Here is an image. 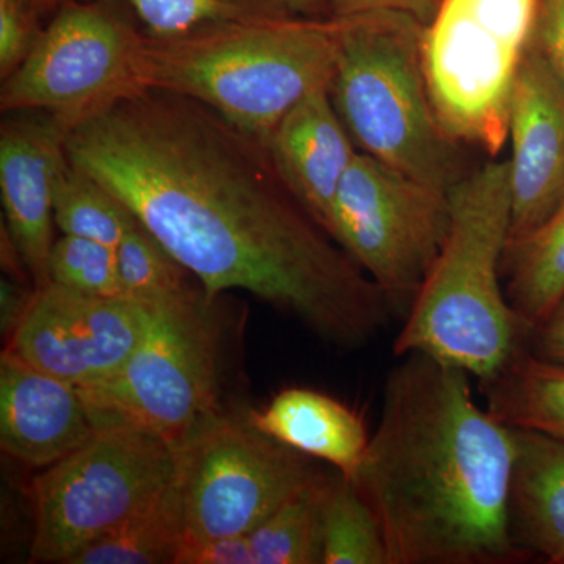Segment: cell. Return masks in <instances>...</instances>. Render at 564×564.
Segmentation results:
<instances>
[{
    "label": "cell",
    "instance_id": "e575fe53",
    "mask_svg": "<svg viewBox=\"0 0 564 564\" xmlns=\"http://www.w3.org/2000/svg\"><path fill=\"white\" fill-rule=\"evenodd\" d=\"M28 2L44 17V14L51 13V11H57L58 7H62L68 0H28Z\"/></svg>",
    "mask_w": 564,
    "mask_h": 564
},
{
    "label": "cell",
    "instance_id": "f1b7e54d",
    "mask_svg": "<svg viewBox=\"0 0 564 564\" xmlns=\"http://www.w3.org/2000/svg\"><path fill=\"white\" fill-rule=\"evenodd\" d=\"M532 40L564 84V0H538Z\"/></svg>",
    "mask_w": 564,
    "mask_h": 564
},
{
    "label": "cell",
    "instance_id": "cb8c5ba5",
    "mask_svg": "<svg viewBox=\"0 0 564 564\" xmlns=\"http://www.w3.org/2000/svg\"><path fill=\"white\" fill-rule=\"evenodd\" d=\"M181 544L180 519L169 485L158 502L82 549L68 564H174Z\"/></svg>",
    "mask_w": 564,
    "mask_h": 564
},
{
    "label": "cell",
    "instance_id": "603a6c76",
    "mask_svg": "<svg viewBox=\"0 0 564 564\" xmlns=\"http://www.w3.org/2000/svg\"><path fill=\"white\" fill-rule=\"evenodd\" d=\"M55 228L117 248L137 218L101 182L82 172L66 155L54 181Z\"/></svg>",
    "mask_w": 564,
    "mask_h": 564
},
{
    "label": "cell",
    "instance_id": "1f68e13d",
    "mask_svg": "<svg viewBox=\"0 0 564 564\" xmlns=\"http://www.w3.org/2000/svg\"><path fill=\"white\" fill-rule=\"evenodd\" d=\"M525 347L536 358L564 367V295L551 314L529 333Z\"/></svg>",
    "mask_w": 564,
    "mask_h": 564
},
{
    "label": "cell",
    "instance_id": "9a60e30c",
    "mask_svg": "<svg viewBox=\"0 0 564 564\" xmlns=\"http://www.w3.org/2000/svg\"><path fill=\"white\" fill-rule=\"evenodd\" d=\"M96 433L79 389L3 350L0 447L25 466L46 469Z\"/></svg>",
    "mask_w": 564,
    "mask_h": 564
},
{
    "label": "cell",
    "instance_id": "52a82bcc",
    "mask_svg": "<svg viewBox=\"0 0 564 564\" xmlns=\"http://www.w3.org/2000/svg\"><path fill=\"white\" fill-rule=\"evenodd\" d=\"M538 0H444L423 31V69L437 120L462 147L497 155L532 39Z\"/></svg>",
    "mask_w": 564,
    "mask_h": 564
},
{
    "label": "cell",
    "instance_id": "5bb4252c",
    "mask_svg": "<svg viewBox=\"0 0 564 564\" xmlns=\"http://www.w3.org/2000/svg\"><path fill=\"white\" fill-rule=\"evenodd\" d=\"M14 111L0 126V195L7 236L33 289L50 284L47 262L54 229V181L66 159L63 126L51 115Z\"/></svg>",
    "mask_w": 564,
    "mask_h": 564
},
{
    "label": "cell",
    "instance_id": "f546056e",
    "mask_svg": "<svg viewBox=\"0 0 564 564\" xmlns=\"http://www.w3.org/2000/svg\"><path fill=\"white\" fill-rule=\"evenodd\" d=\"M174 564H254L247 536L184 543Z\"/></svg>",
    "mask_w": 564,
    "mask_h": 564
},
{
    "label": "cell",
    "instance_id": "5b68a950",
    "mask_svg": "<svg viewBox=\"0 0 564 564\" xmlns=\"http://www.w3.org/2000/svg\"><path fill=\"white\" fill-rule=\"evenodd\" d=\"M332 98L364 154L451 192L466 176L462 144L444 131L423 69L425 25L399 11L336 18Z\"/></svg>",
    "mask_w": 564,
    "mask_h": 564
},
{
    "label": "cell",
    "instance_id": "6da1fadb",
    "mask_svg": "<svg viewBox=\"0 0 564 564\" xmlns=\"http://www.w3.org/2000/svg\"><path fill=\"white\" fill-rule=\"evenodd\" d=\"M74 166L118 199L207 295L243 291L356 350L393 315L289 191L269 147L176 93L141 90L68 133Z\"/></svg>",
    "mask_w": 564,
    "mask_h": 564
},
{
    "label": "cell",
    "instance_id": "277c9868",
    "mask_svg": "<svg viewBox=\"0 0 564 564\" xmlns=\"http://www.w3.org/2000/svg\"><path fill=\"white\" fill-rule=\"evenodd\" d=\"M451 207L447 239L393 340V355L423 352L481 381L529 336L502 278L511 231L508 161L467 173L451 188Z\"/></svg>",
    "mask_w": 564,
    "mask_h": 564
},
{
    "label": "cell",
    "instance_id": "8992f818",
    "mask_svg": "<svg viewBox=\"0 0 564 564\" xmlns=\"http://www.w3.org/2000/svg\"><path fill=\"white\" fill-rule=\"evenodd\" d=\"M221 296L202 284L150 303L135 350L102 383L79 389L96 430L129 426L173 447L225 411V328Z\"/></svg>",
    "mask_w": 564,
    "mask_h": 564
},
{
    "label": "cell",
    "instance_id": "30bf717a",
    "mask_svg": "<svg viewBox=\"0 0 564 564\" xmlns=\"http://www.w3.org/2000/svg\"><path fill=\"white\" fill-rule=\"evenodd\" d=\"M451 192L359 151L333 209L332 236L406 317L451 229Z\"/></svg>",
    "mask_w": 564,
    "mask_h": 564
},
{
    "label": "cell",
    "instance_id": "4dcf8cb0",
    "mask_svg": "<svg viewBox=\"0 0 564 564\" xmlns=\"http://www.w3.org/2000/svg\"><path fill=\"white\" fill-rule=\"evenodd\" d=\"M444 0H332L329 20L366 13V11H399L429 25L436 17Z\"/></svg>",
    "mask_w": 564,
    "mask_h": 564
},
{
    "label": "cell",
    "instance_id": "484cf974",
    "mask_svg": "<svg viewBox=\"0 0 564 564\" xmlns=\"http://www.w3.org/2000/svg\"><path fill=\"white\" fill-rule=\"evenodd\" d=\"M121 296L161 303L192 291L193 274L139 220L117 247Z\"/></svg>",
    "mask_w": 564,
    "mask_h": 564
},
{
    "label": "cell",
    "instance_id": "83f0119b",
    "mask_svg": "<svg viewBox=\"0 0 564 564\" xmlns=\"http://www.w3.org/2000/svg\"><path fill=\"white\" fill-rule=\"evenodd\" d=\"M43 14L28 0H0V79H9L29 57L43 29Z\"/></svg>",
    "mask_w": 564,
    "mask_h": 564
},
{
    "label": "cell",
    "instance_id": "8fae6325",
    "mask_svg": "<svg viewBox=\"0 0 564 564\" xmlns=\"http://www.w3.org/2000/svg\"><path fill=\"white\" fill-rule=\"evenodd\" d=\"M120 3L68 0L24 63L2 82L0 110L43 111L68 131L141 91L137 57L143 32Z\"/></svg>",
    "mask_w": 564,
    "mask_h": 564
},
{
    "label": "cell",
    "instance_id": "7402d4cb",
    "mask_svg": "<svg viewBox=\"0 0 564 564\" xmlns=\"http://www.w3.org/2000/svg\"><path fill=\"white\" fill-rule=\"evenodd\" d=\"M328 475L285 500L247 534L254 564H322V507Z\"/></svg>",
    "mask_w": 564,
    "mask_h": 564
},
{
    "label": "cell",
    "instance_id": "2e32d148",
    "mask_svg": "<svg viewBox=\"0 0 564 564\" xmlns=\"http://www.w3.org/2000/svg\"><path fill=\"white\" fill-rule=\"evenodd\" d=\"M267 147L289 191L332 236L334 202L359 150L329 88L295 104Z\"/></svg>",
    "mask_w": 564,
    "mask_h": 564
},
{
    "label": "cell",
    "instance_id": "836d02e7",
    "mask_svg": "<svg viewBox=\"0 0 564 564\" xmlns=\"http://www.w3.org/2000/svg\"><path fill=\"white\" fill-rule=\"evenodd\" d=\"M296 17L329 20L332 0H282Z\"/></svg>",
    "mask_w": 564,
    "mask_h": 564
},
{
    "label": "cell",
    "instance_id": "3957f363",
    "mask_svg": "<svg viewBox=\"0 0 564 564\" xmlns=\"http://www.w3.org/2000/svg\"><path fill=\"white\" fill-rule=\"evenodd\" d=\"M339 32L333 20L292 17L229 22L181 35L143 32V90L176 93L269 143L304 96L332 87Z\"/></svg>",
    "mask_w": 564,
    "mask_h": 564
},
{
    "label": "cell",
    "instance_id": "4316f807",
    "mask_svg": "<svg viewBox=\"0 0 564 564\" xmlns=\"http://www.w3.org/2000/svg\"><path fill=\"white\" fill-rule=\"evenodd\" d=\"M47 272L50 282L82 295L121 296L117 248L110 245L62 234L52 245Z\"/></svg>",
    "mask_w": 564,
    "mask_h": 564
},
{
    "label": "cell",
    "instance_id": "7a4b0ae2",
    "mask_svg": "<svg viewBox=\"0 0 564 564\" xmlns=\"http://www.w3.org/2000/svg\"><path fill=\"white\" fill-rule=\"evenodd\" d=\"M389 370L380 421L352 478L389 564H510L518 443L474 399L470 375L408 352Z\"/></svg>",
    "mask_w": 564,
    "mask_h": 564
},
{
    "label": "cell",
    "instance_id": "d6986e66",
    "mask_svg": "<svg viewBox=\"0 0 564 564\" xmlns=\"http://www.w3.org/2000/svg\"><path fill=\"white\" fill-rule=\"evenodd\" d=\"M486 410L511 429L532 430L564 443V367L536 358L524 345L480 381Z\"/></svg>",
    "mask_w": 564,
    "mask_h": 564
},
{
    "label": "cell",
    "instance_id": "ac0fdd59",
    "mask_svg": "<svg viewBox=\"0 0 564 564\" xmlns=\"http://www.w3.org/2000/svg\"><path fill=\"white\" fill-rule=\"evenodd\" d=\"M514 432L511 533L527 555L564 564V443L532 430Z\"/></svg>",
    "mask_w": 564,
    "mask_h": 564
},
{
    "label": "cell",
    "instance_id": "7c38bea8",
    "mask_svg": "<svg viewBox=\"0 0 564 564\" xmlns=\"http://www.w3.org/2000/svg\"><path fill=\"white\" fill-rule=\"evenodd\" d=\"M148 314L150 303L82 295L50 282L33 292L6 350L74 388H90L128 361Z\"/></svg>",
    "mask_w": 564,
    "mask_h": 564
},
{
    "label": "cell",
    "instance_id": "ffe728a7",
    "mask_svg": "<svg viewBox=\"0 0 564 564\" xmlns=\"http://www.w3.org/2000/svg\"><path fill=\"white\" fill-rule=\"evenodd\" d=\"M502 278L511 310L532 332L564 295V204L524 239L507 245Z\"/></svg>",
    "mask_w": 564,
    "mask_h": 564
},
{
    "label": "cell",
    "instance_id": "4fadbf2b",
    "mask_svg": "<svg viewBox=\"0 0 564 564\" xmlns=\"http://www.w3.org/2000/svg\"><path fill=\"white\" fill-rule=\"evenodd\" d=\"M511 231L524 239L564 204V84L530 39L511 96Z\"/></svg>",
    "mask_w": 564,
    "mask_h": 564
},
{
    "label": "cell",
    "instance_id": "9c48e42d",
    "mask_svg": "<svg viewBox=\"0 0 564 564\" xmlns=\"http://www.w3.org/2000/svg\"><path fill=\"white\" fill-rule=\"evenodd\" d=\"M170 494L182 544L247 536L322 473L231 408L174 447ZM181 544V545H182Z\"/></svg>",
    "mask_w": 564,
    "mask_h": 564
},
{
    "label": "cell",
    "instance_id": "e0dca14e",
    "mask_svg": "<svg viewBox=\"0 0 564 564\" xmlns=\"http://www.w3.org/2000/svg\"><path fill=\"white\" fill-rule=\"evenodd\" d=\"M259 432L310 458L332 464L352 480L370 436L361 415L334 397L306 388L284 389L262 410L247 411Z\"/></svg>",
    "mask_w": 564,
    "mask_h": 564
},
{
    "label": "cell",
    "instance_id": "44dd1931",
    "mask_svg": "<svg viewBox=\"0 0 564 564\" xmlns=\"http://www.w3.org/2000/svg\"><path fill=\"white\" fill-rule=\"evenodd\" d=\"M322 564H389L377 516L339 473L328 477L323 497Z\"/></svg>",
    "mask_w": 564,
    "mask_h": 564
},
{
    "label": "cell",
    "instance_id": "d6a6232c",
    "mask_svg": "<svg viewBox=\"0 0 564 564\" xmlns=\"http://www.w3.org/2000/svg\"><path fill=\"white\" fill-rule=\"evenodd\" d=\"M33 292H35V289L28 292L20 284L6 280L2 281V285H0V300H2V317H0V323H2V334L3 336H9V340L13 333L17 332L25 313H28Z\"/></svg>",
    "mask_w": 564,
    "mask_h": 564
},
{
    "label": "cell",
    "instance_id": "ba28073f",
    "mask_svg": "<svg viewBox=\"0 0 564 564\" xmlns=\"http://www.w3.org/2000/svg\"><path fill=\"white\" fill-rule=\"evenodd\" d=\"M176 466L173 445L113 426L33 478L32 563L68 564L77 552L158 502Z\"/></svg>",
    "mask_w": 564,
    "mask_h": 564
},
{
    "label": "cell",
    "instance_id": "d4e9b609",
    "mask_svg": "<svg viewBox=\"0 0 564 564\" xmlns=\"http://www.w3.org/2000/svg\"><path fill=\"white\" fill-rule=\"evenodd\" d=\"M128 7L148 35L174 36L209 25L292 17L282 0H110Z\"/></svg>",
    "mask_w": 564,
    "mask_h": 564
}]
</instances>
